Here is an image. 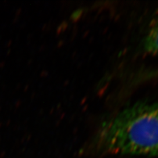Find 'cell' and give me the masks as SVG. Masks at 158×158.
Wrapping results in <instances>:
<instances>
[{
	"label": "cell",
	"mask_w": 158,
	"mask_h": 158,
	"mask_svg": "<svg viewBox=\"0 0 158 158\" xmlns=\"http://www.w3.org/2000/svg\"><path fill=\"white\" fill-rule=\"evenodd\" d=\"M143 48L146 53L158 56V22L145 36L143 41Z\"/></svg>",
	"instance_id": "2"
},
{
	"label": "cell",
	"mask_w": 158,
	"mask_h": 158,
	"mask_svg": "<svg viewBox=\"0 0 158 158\" xmlns=\"http://www.w3.org/2000/svg\"><path fill=\"white\" fill-rule=\"evenodd\" d=\"M100 149L117 154L158 156V102H137L103 123Z\"/></svg>",
	"instance_id": "1"
}]
</instances>
